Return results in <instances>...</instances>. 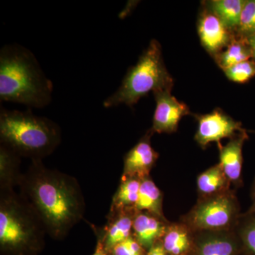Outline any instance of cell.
<instances>
[{
    "instance_id": "obj_1",
    "label": "cell",
    "mask_w": 255,
    "mask_h": 255,
    "mask_svg": "<svg viewBox=\"0 0 255 255\" xmlns=\"http://www.w3.org/2000/svg\"><path fill=\"white\" fill-rule=\"evenodd\" d=\"M18 187L53 239H63L84 219L86 205L78 179L42 160L31 161Z\"/></svg>"
},
{
    "instance_id": "obj_2",
    "label": "cell",
    "mask_w": 255,
    "mask_h": 255,
    "mask_svg": "<svg viewBox=\"0 0 255 255\" xmlns=\"http://www.w3.org/2000/svg\"><path fill=\"white\" fill-rule=\"evenodd\" d=\"M53 82L31 50L17 43L0 50V101L42 109L50 105Z\"/></svg>"
},
{
    "instance_id": "obj_3",
    "label": "cell",
    "mask_w": 255,
    "mask_h": 255,
    "mask_svg": "<svg viewBox=\"0 0 255 255\" xmlns=\"http://www.w3.org/2000/svg\"><path fill=\"white\" fill-rule=\"evenodd\" d=\"M46 227L14 189H0V251L3 255H36L43 249Z\"/></svg>"
},
{
    "instance_id": "obj_4",
    "label": "cell",
    "mask_w": 255,
    "mask_h": 255,
    "mask_svg": "<svg viewBox=\"0 0 255 255\" xmlns=\"http://www.w3.org/2000/svg\"><path fill=\"white\" fill-rule=\"evenodd\" d=\"M62 140L60 127L51 119L31 110H0V144L20 157L42 160L51 155Z\"/></svg>"
},
{
    "instance_id": "obj_5",
    "label": "cell",
    "mask_w": 255,
    "mask_h": 255,
    "mask_svg": "<svg viewBox=\"0 0 255 255\" xmlns=\"http://www.w3.org/2000/svg\"><path fill=\"white\" fill-rule=\"evenodd\" d=\"M173 86V78L164 63L162 48L153 39L137 63L128 69L118 90L104 101L103 106L105 108L122 105L132 107L150 92L172 89Z\"/></svg>"
},
{
    "instance_id": "obj_6",
    "label": "cell",
    "mask_w": 255,
    "mask_h": 255,
    "mask_svg": "<svg viewBox=\"0 0 255 255\" xmlns=\"http://www.w3.org/2000/svg\"><path fill=\"white\" fill-rule=\"evenodd\" d=\"M236 194L228 190L208 197L199 198L196 205L181 221L193 232L233 229L241 216Z\"/></svg>"
},
{
    "instance_id": "obj_7",
    "label": "cell",
    "mask_w": 255,
    "mask_h": 255,
    "mask_svg": "<svg viewBox=\"0 0 255 255\" xmlns=\"http://www.w3.org/2000/svg\"><path fill=\"white\" fill-rule=\"evenodd\" d=\"M198 129L194 139L203 148L210 143H221L223 138H232L241 132L246 131L241 122H236L221 109H216L211 113L196 115Z\"/></svg>"
},
{
    "instance_id": "obj_8",
    "label": "cell",
    "mask_w": 255,
    "mask_h": 255,
    "mask_svg": "<svg viewBox=\"0 0 255 255\" xmlns=\"http://www.w3.org/2000/svg\"><path fill=\"white\" fill-rule=\"evenodd\" d=\"M172 89L153 92L156 107L150 130L155 133H172L177 131L183 117L191 114L186 104L172 95Z\"/></svg>"
},
{
    "instance_id": "obj_9",
    "label": "cell",
    "mask_w": 255,
    "mask_h": 255,
    "mask_svg": "<svg viewBox=\"0 0 255 255\" xmlns=\"http://www.w3.org/2000/svg\"><path fill=\"white\" fill-rule=\"evenodd\" d=\"M242 248L235 228L194 232L193 255H238Z\"/></svg>"
},
{
    "instance_id": "obj_10",
    "label": "cell",
    "mask_w": 255,
    "mask_h": 255,
    "mask_svg": "<svg viewBox=\"0 0 255 255\" xmlns=\"http://www.w3.org/2000/svg\"><path fill=\"white\" fill-rule=\"evenodd\" d=\"M197 28L201 44L214 58L222 52L236 37L205 6L199 15Z\"/></svg>"
},
{
    "instance_id": "obj_11",
    "label": "cell",
    "mask_w": 255,
    "mask_h": 255,
    "mask_svg": "<svg viewBox=\"0 0 255 255\" xmlns=\"http://www.w3.org/2000/svg\"><path fill=\"white\" fill-rule=\"evenodd\" d=\"M154 132L149 129L124 158L122 177H136L141 179L150 177V173L157 162L159 154L151 145Z\"/></svg>"
},
{
    "instance_id": "obj_12",
    "label": "cell",
    "mask_w": 255,
    "mask_h": 255,
    "mask_svg": "<svg viewBox=\"0 0 255 255\" xmlns=\"http://www.w3.org/2000/svg\"><path fill=\"white\" fill-rule=\"evenodd\" d=\"M248 139L247 131L241 132L230 139L226 145L219 144V164L232 185L236 187L243 186V147Z\"/></svg>"
},
{
    "instance_id": "obj_13",
    "label": "cell",
    "mask_w": 255,
    "mask_h": 255,
    "mask_svg": "<svg viewBox=\"0 0 255 255\" xmlns=\"http://www.w3.org/2000/svg\"><path fill=\"white\" fill-rule=\"evenodd\" d=\"M137 211L135 209H125L109 213L108 222L100 230L106 250L110 253L112 248L132 236V224Z\"/></svg>"
},
{
    "instance_id": "obj_14",
    "label": "cell",
    "mask_w": 255,
    "mask_h": 255,
    "mask_svg": "<svg viewBox=\"0 0 255 255\" xmlns=\"http://www.w3.org/2000/svg\"><path fill=\"white\" fill-rule=\"evenodd\" d=\"M169 222L144 211H137L132 224V236L148 251L160 241Z\"/></svg>"
},
{
    "instance_id": "obj_15",
    "label": "cell",
    "mask_w": 255,
    "mask_h": 255,
    "mask_svg": "<svg viewBox=\"0 0 255 255\" xmlns=\"http://www.w3.org/2000/svg\"><path fill=\"white\" fill-rule=\"evenodd\" d=\"M194 232L182 221L169 223L161 240L162 247L168 255H186L192 248Z\"/></svg>"
},
{
    "instance_id": "obj_16",
    "label": "cell",
    "mask_w": 255,
    "mask_h": 255,
    "mask_svg": "<svg viewBox=\"0 0 255 255\" xmlns=\"http://www.w3.org/2000/svg\"><path fill=\"white\" fill-rule=\"evenodd\" d=\"M21 158L7 146L0 144V189H14L18 187L22 173Z\"/></svg>"
},
{
    "instance_id": "obj_17",
    "label": "cell",
    "mask_w": 255,
    "mask_h": 255,
    "mask_svg": "<svg viewBox=\"0 0 255 255\" xmlns=\"http://www.w3.org/2000/svg\"><path fill=\"white\" fill-rule=\"evenodd\" d=\"M135 209L136 211H144L166 219L163 213V194L150 176L141 179Z\"/></svg>"
},
{
    "instance_id": "obj_18",
    "label": "cell",
    "mask_w": 255,
    "mask_h": 255,
    "mask_svg": "<svg viewBox=\"0 0 255 255\" xmlns=\"http://www.w3.org/2000/svg\"><path fill=\"white\" fill-rule=\"evenodd\" d=\"M246 2L244 0H212L204 3V5L236 35Z\"/></svg>"
},
{
    "instance_id": "obj_19",
    "label": "cell",
    "mask_w": 255,
    "mask_h": 255,
    "mask_svg": "<svg viewBox=\"0 0 255 255\" xmlns=\"http://www.w3.org/2000/svg\"><path fill=\"white\" fill-rule=\"evenodd\" d=\"M196 182L199 198L208 197L231 190L232 185L219 163L199 174Z\"/></svg>"
},
{
    "instance_id": "obj_20",
    "label": "cell",
    "mask_w": 255,
    "mask_h": 255,
    "mask_svg": "<svg viewBox=\"0 0 255 255\" xmlns=\"http://www.w3.org/2000/svg\"><path fill=\"white\" fill-rule=\"evenodd\" d=\"M141 180L136 177H122L121 183L114 194L110 213L135 209Z\"/></svg>"
},
{
    "instance_id": "obj_21",
    "label": "cell",
    "mask_w": 255,
    "mask_h": 255,
    "mask_svg": "<svg viewBox=\"0 0 255 255\" xmlns=\"http://www.w3.org/2000/svg\"><path fill=\"white\" fill-rule=\"evenodd\" d=\"M251 58H253V54L246 38L236 36L222 52L215 57L214 59L223 70Z\"/></svg>"
},
{
    "instance_id": "obj_22",
    "label": "cell",
    "mask_w": 255,
    "mask_h": 255,
    "mask_svg": "<svg viewBox=\"0 0 255 255\" xmlns=\"http://www.w3.org/2000/svg\"><path fill=\"white\" fill-rule=\"evenodd\" d=\"M235 231L241 241L242 248L248 255H255V214H241Z\"/></svg>"
},
{
    "instance_id": "obj_23",
    "label": "cell",
    "mask_w": 255,
    "mask_h": 255,
    "mask_svg": "<svg viewBox=\"0 0 255 255\" xmlns=\"http://www.w3.org/2000/svg\"><path fill=\"white\" fill-rule=\"evenodd\" d=\"M255 35V0L246 1L236 36L246 38Z\"/></svg>"
},
{
    "instance_id": "obj_24",
    "label": "cell",
    "mask_w": 255,
    "mask_h": 255,
    "mask_svg": "<svg viewBox=\"0 0 255 255\" xmlns=\"http://www.w3.org/2000/svg\"><path fill=\"white\" fill-rule=\"evenodd\" d=\"M223 72L231 81L245 83L255 76V61L246 60L225 69Z\"/></svg>"
},
{
    "instance_id": "obj_25",
    "label": "cell",
    "mask_w": 255,
    "mask_h": 255,
    "mask_svg": "<svg viewBox=\"0 0 255 255\" xmlns=\"http://www.w3.org/2000/svg\"><path fill=\"white\" fill-rule=\"evenodd\" d=\"M147 251L133 238H128L125 241L114 246L110 251V255H146Z\"/></svg>"
},
{
    "instance_id": "obj_26",
    "label": "cell",
    "mask_w": 255,
    "mask_h": 255,
    "mask_svg": "<svg viewBox=\"0 0 255 255\" xmlns=\"http://www.w3.org/2000/svg\"><path fill=\"white\" fill-rule=\"evenodd\" d=\"M95 231L97 236V242L93 255H110V253L106 250L105 247L104 246L100 230L95 229Z\"/></svg>"
},
{
    "instance_id": "obj_27",
    "label": "cell",
    "mask_w": 255,
    "mask_h": 255,
    "mask_svg": "<svg viewBox=\"0 0 255 255\" xmlns=\"http://www.w3.org/2000/svg\"><path fill=\"white\" fill-rule=\"evenodd\" d=\"M146 255H168L164 251L162 247L161 241L157 242V243L152 247L147 252Z\"/></svg>"
},
{
    "instance_id": "obj_28",
    "label": "cell",
    "mask_w": 255,
    "mask_h": 255,
    "mask_svg": "<svg viewBox=\"0 0 255 255\" xmlns=\"http://www.w3.org/2000/svg\"><path fill=\"white\" fill-rule=\"evenodd\" d=\"M248 46L251 48L253 58L255 61V35L246 38Z\"/></svg>"
},
{
    "instance_id": "obj_29",
    "label": "cell",
    "mask_w": 255,
    "mask_h": 255,
    "mask_svg": "<svg viewBox=\"0 0 255 255\" xmlns=\"http://www.w3.org/2000/svg\"><path fill=\"white\" fill-rule=\"evenodd\" d=\"M252 198H253V204H252L251 209H249L248 213H255V189H253Z\"/></svg>"
},
{
    "instance_id": "obj_30",
    "label": "cell",
    "mask_w": 255,
    "mask_h": 255,
    "mask_svg": "<svg viewBox=\"0 0 255 255\" xmlns=\"http://www.w3.org/2000/svg\"><path fill=\"white\" fill-rule=\"evenodd\" d=\"M253 189H255V179L254 184H253Z\"/></svg>"
},
{
    "instance_id": "obj_31",
    "label": "cell",
    "mask_w": 255,
    "mask_h": 255,
    "mask_svg": "<svg viewBox=\"0 0 255 255\" xmlns=\"http://www.w3.org/2000/svg\"></svg>"
}]
</instances>
